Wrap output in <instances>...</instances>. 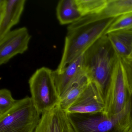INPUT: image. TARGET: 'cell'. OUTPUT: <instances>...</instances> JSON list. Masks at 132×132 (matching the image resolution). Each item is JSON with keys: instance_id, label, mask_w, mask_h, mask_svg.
Here are the masks:
<instances>
[{"instance_id": "6da1fadb", "label": "cell", "mask_w": 132, "mask_h": 132, "mask_svg": "<svg viewBox=\"0 0 132 132\" xmlns=\"http://www.w3.org/2000/svg\"><path fill=\"white\" fill-rule=\"evenodd\" d=\"M97 15L82 16L69 24L65 40L64 46L60 64L55 71L61 72L68 65L91 48L106 32L116 18L97 24Z\"/></svg>"}, {"instance_id": "7a4b0ae2", "label": "cell", "mask_w": 132, "mask_h": 132, "mask_svg": "<svg viewBox=\"0 0 132 132\" xmlns=\"http://www.w3.org/2000/svg\"><path fill=\"white\" fill-rule=\"evenodd\" d=\"M67 114L74 132H130L132 126V99L122 111L110 117L102 112Z\"/></svg>"}, {"instance_id": "3957f363", "label": "cell", "mask_w": 132, "mask_h": 132, "mask_svg": "<svg viewBox=\"0 0 132 132\" xmlns=\"http://www.w3.org/2000/svg\"><path fill=\"white\" fill-rule=\"evenodd\" d=\"M132 98L126 65L122 58L116 54L104 93L105 107L103 114L110 117L119 113L130 102Z\"/></svg>"}, {"instance_id": "277c9868", "label": "cell", "mask_w": 132, "mask_h": 132, "mask_svg": "<svg viewBox=\"0 0 132 132\" xmlns=\"http://www.w3.org/2000/svg\"><path fill=\"white\" fill-rule=\"evenodd\" d=\"M41 114L27 96L18 100L15 105L0 116V132H34Z\"/></svg>"}, {"instance_id": "5b68a950", "label": "cell", "mask_w": 132, "mask_h": 132, "mask_svg": "<svg viewBox=\"0 0 132 132\" xmlns=\"http://www.w3.org/2000/svg\"><path fill=\"white\" fill-rule=\"evenodd\" d=\"M53 71L47 67L37 69L28 81L33 104L41 115L59 104L60 97L55 86Z\"/></svg>"}, {"instance_id": "8992f818", "label": "cell", "mask_w": 132, "mask_h": 132, "mask_svg": "<svg viewBox=\"0 0 132 132\" xmlns=\"http://www.w3.org/2000/svg\"><path fill=\"white\" fill-rule=\"evenodd\" d=\"M84 57L89 80L104 95L113 64L109 51L101 47L93 54L86 51Z\"/></svg>"}, {"instance_id": "52a82bcc", "label": "cell", "mask_w": 132, "mask_h": 132, "mask_svg": "<svg viewBox=\"0 0 132 132\" xmlns=\"http://www.w3.org/2000/svg\"><path fill=\"white\" fill-rule=\"evenodd\" d=\"M31 36L25 27L10 31L0 38V65L28 50Z\"/></svg>"}, {"instance_id": "ba28073f", "label": "cell", "mask_w": 132, "mask_h": 132, "mask_svg": "<svg viewBox=\"0 0 132 132\" xmlns=\"http://www.w3.org/2000/svg\"><path fill=\"white\" fill-rule=\"evenodd\" d=\"M104 107V94L94 84L90 82L65 112L67 113H97L103 112Z\"/></svg>"}, {"instance_id": "9c48e42d", "label": "cell", "mask_w": 132, "mask_h": 132, "mask_svg": "<svg viewBox=\"0 0 132 132\" xmlns=\"http://www.w3.org/2000/svg\"><path fill=\"white\" fill-rule=\"evenodd\" d=\"M34 132H74L67 113L59 104L41 114Z\"/></svg>"}, {"instance_id": "30bf717a", "label": "cell", "mask_w": 132, "mask_h": 132, "mask_svg": "<svg viewBox=\"0 0 132 132\" xmlns=\"http://www.w3.org/2000/svg\"><path fill=\"white\" fill-rule=\"evenodd\" d=\"M53 76L58 93L60 96L72 83L87 76L84 54L68 65L61 72L53 71Z\"/></svg>"}, {"instance_id": "8fae6325", "label": "cell", "mask_w": 132, "mask_h": 132, "mask_svg": "<svg viewBox=\"0 0 132 132\" xmlns=\"http://www.w3.org/2000/svg\"><path fill=\"white\" fill-rule=\"evenodd\" d=\"M26 2V0L0 1V38L19 23Z\"/></svg>"}, {"instance_id": "7c38bea8", "label": "cell", "mask_w": 132, "mask_h": 132, "mask_svg": "<svg viewBox=\"0 0 132 132\" xmlns=\"http://www.w3.org/2000/svg\"><path fill=\"white\" fill-rule=\"evenodd\" d=\"M56 15L60 24H70L82 17L76 0H61L56 7Z\"/></svg>"}, {"instance_id": "4fadbf2b", "label": "cell", "mask_w": 132, "mask_h": 132, "mask_svg": "<svg viewBox=\"0 0 132 132\" xmlns=\"http://www.w3.org/2000/svg\"><path fill=\"white\" fill-rule=\"evenodd\" d=\"M88 77L76 82L69 86L60 96L59 105L66 111L77 100L90 82Z\"/></svg>"}, {"instance_id": "5bb4252c", "label": "cell", "mask_w": 132, "mask_h": 132, "mask_svg": "<svg viewBox=\"0 0 132 132\" xmlns=\"http://www.w3.org/2000/svg\"><path fill=\"white\" fill-rule=\"evenodd\" d=\"M131 12L132 0H109L103 15L104 19H109Z\"/></svg>"}, {"instance_id": "9a60e30c", "label": "cell", "mask_w": 132, "mask_h": 132, "mask_svg": "<svg viewBox=\"0 0 132 132\" xmlns=\"http://www.w3.org/2000/svg\"><path fill=\"white\" fill-rule=\"evenodd\" d=\"M82 16L98 15L105 10L109 0H76Z\"/></svg>"}, {"instance_id": "2e32d148", "label": "cell", "mask_w": 132, "mask_h": 132, "mask_svg": "<svg viewBox=\"0 0 132 132\" xmlns=\"http://www.w3.org/2000/svg\"><path fill=\"white\" fill-rule=\"evenodd\" d=\"M122 30L132 31V12L117 17L107 29L105 34Z\"/></svg>"}, {"instance_id": "e0dca14e", "label": "cell", "mask_w": 132, "mask_h": 132, "mask_svg": "<svg viewBox=\"0 0 132 132\" xmlns=\"http://www.w3.org/2000/svg\"><path fill=\"white\" fill-rule=\"evenodd\" d=\"M18 100L13 98L10 90L6 88L1 89L0 90V116L12 109L15 105Z\"/></svg>"}, {"instance_id": "ac0fdd59", "label": "cell", "mask_w": 132, "mask_h": 132, "mask_svg": "<svg viewBox=\"0 0 132 132\" xmlns=\"http://www.w3.org/2000/svg\"><path fill=\"white\" fill-rule=\"evenodd\" d=\"M108 38L113 47L116 54L126 59L130 53L128 47L113 33L108 34Z\"/></svg>"}, {"instance_id": "d6986e66", "label": "cell", "mask_w": 132, "mask_h": 132, "mask_svg": "<svg viewBox=\"0 0 132 132\" xmlns=\"http://www.w3.org/2000/svg\"><path fill=\"white\" fill-rule=\"evenodd\" d=\"M112 33H114L129 48L131 53L132 51V31H119Z\"/></svg>"}, {"instance_id": "ffe728a7", "label": "cell", "mask_w": 132, "mask_h": 132, "mask_svg": "<svg viewBox=\"0 0 132 132\" xmlns=\"http://www.w3.org/2000/svg\"><path fill=\"white\" fill-rule=\"evenodd\" d=\"M128 61H132V51L130 54L128 55V57L126 58Z\"/></svg>"}, {"instance_id": "44dd1931", "label": "cell", "mask_w": 132, "mask_h": 132, "mask_svg": "<svg viewBox=\"0 0 132 132\" xmlns=\"http://www.w3.org/2000/svg\"><path fill=\"white\" fill-rule=\"evenodd\" d=\"M129 62H130V65H132V61H128Z\"/></svg>"}, {"instance_id": "7402d4cb", "label": "cell", "mask_w": 132, "mask_h": 132, "mask_svg": "<svg viewBox=\"0 0 132 132\" xmlns=\"http://www.w3.org/2000/svg\"><path fill=\"white\" fill-rule=\"evenodd\" d=\"M130 132H132V127H131V129L130 130Z\"/></svg>"}]
</instances>
